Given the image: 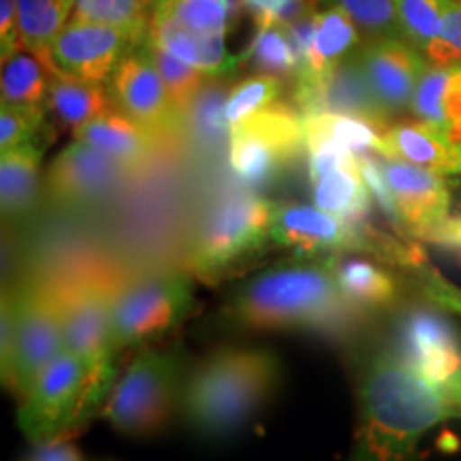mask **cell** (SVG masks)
I'll use <instances>...</instances> for the list:
<instances>
[{"label":"cell","instance_id":"6da1fadb","mask_svg":"<svg viewBox=\"0 0 461 461\" xmlns=\"http://www.w3.org/2000/svg\"><path fill=\"white\" fill-rule=\"evenodd\" d=\"M457 417L445 389L402 359L380 353L359 378V425L348 461H412L431 428Z\"/></svg>","mask_w":461,"mask_h":461},{"label":"cell","instance_id":"7a4b0ae2","mask_svg":"<svg viewBox=\"0 0 461 461\" xmlns=\"http://www.w3.org/2000/svg\"><path fill=\"white\" fill-rule=\"evenodd\" d=\"M230 319L250 330L333 331L361 312L346 299L336 255L295 257L244 282L230 297Z\"/></svg>","mask_w":461,"mask_h":461},{"label":"cell","instance_id":"3957f363","mask_svg":"<svg viewBox=\"0 0 461 461\" xmlns=\"http://www.w3.org/2000/svg\"><path fill=\"white\" fill-rule=\"evenodd\" d=\"M278 383L280 361L269 350L248 346L214 350L184 380L182 417L199 436L229 438L263 411Z\"/></svg>","mask_w":461,"mask_h":461},{"label":"cell","instance_id":"277c9868","mask_svg":"<svg viewBox=\"0 0 461 461\" xmlns=\"http://www.w3.org/2000/svg\"><path fill=\"white\" fill-rule=\"evenodd\" d=\"M65 353V331L56 288L24 285L3 297V380L24 397L41 372Z\"/></svg>","mask_w":461,"mask_h":461},{"label":"cell","instance_id":"5b68a950","mask_svg":"<svg viewBox=\"0 0 461 461\" xmlns=\"http://www.w3.org/2000/svg\"><path fill=\"white\" fill-rule=\"evenodd\" d=\"M65 331V350L84 363L88 389L84 397V423H88L103 397L112 393L115 378L113 302L118 288L105 280L82 278L56 288Z\"/></svg>","mask_w":461,"mask_h":461},{"label":"cell","instance_id":"8992f818","mask_svg":"<svg viewBox=\"0 0 461 461\" xmlns=\"http://www.w3.org/2000/svg\"><path fill=\"white\" fill-rule=\"evenodd\" d=\"M272 201L255 193H233L216 203L190 244L188 267L199 280L214 285L246 267L272 241Z\"/></svg>","mask_w":461,"mask_h":461},{"label":"cell","instance_id":"52a82bcc","mask_svg":"<svg viewBox=\"0 0 461 461\" xmlns=\"http://www.w3.org/2000/svg\"><path fill=\"white\" fill-rule=\"evenodd\" d=\"M180 370L173 350H140L109 393L105 419L126 436L157 434L180 403Z\"/></svg>","mask_w":461,"mask_h":461},{"label":"cell","instance_id":"ba28073f","mask_svg":"<svg viewBox=\"0 0 461 461\" xmlns=\"http://www.w3.org/2000/svg\"><path fill=\"white\" fill-rule=\"evenodd\" d=\"M303 149V115L295 105L276 103L230 129L229 167L246 186L263 188L280 177Z\"/></svg>","mask_w":461,"mask_h":461},{"label":"cell","instance_id":"9c48e42d","mask_svg":"<svg viewBox=\"0 0 461 461\" xmlns=\"http://www.w3.org/2000/svg\"><path fill=\"white\" fill-rule=\"evenodd\" d=\"M193 286L184 274H148L118 288L113 302V350L163 336L186 319Z\"/></svg>","mask_w":461,"mask_h":461},{"label":"cell","instance_id":"30bf717a","mask_svg":"<svg viewBox=\"0 0 461 461\" xmlns=\"http://www.w3.org/2000/svg\"><path fill=\"white\" fill-rule=\"evenodd\" d=\"M86 389L88 374L84 363L65 350L45 367L31 391L22 397L17 425L32 445H43L60 436H75L86 425L82 414Z\"/></svg>","mask_w":461,"mask_h":461},{"label":"cell","instance_id":"8fae6325","mask_svg":"<svg viewBox=\"0 0 461 461\" xmlns=\"http://www.w3.org/2000/svg\"><path fill=\"white\" fill-rule=\"evenodd\" d=\"M143 43L146 37L126 28L71 20L50 45L48 60L67 77L107 84L115 67Z\"/></svg>","mask_w":461,"mask_h":461},{"label":"cell","instance_id":"7c38bea8","mask_svg":"<svg viewBox=\"0 0 461 461\" xmlns=\"http://www.w3.org/2000/svg\"><path fill=\"white\" fill-rule=\"evenodd\" d=\"M107 88L115 109L148 129L158 141L163 137H176L186 124L180 112L173 107L146 43L132 50L115 67L112 77L107 79Z\"/></svg>","mask_w":461,"mask_h":461},{"label":"cell","instance_id":"4fadbf2b","mask_svg":"<svg viewBox=\"0 0 461 461\" xmlns=\"http://www.w3.org/2000/svg\"><path fill=\"white\" fill-rule=\"evenodd\" d=\"M400 357L434 387L445 389L461 374V333L445 312L412 305L397 325Z\"/></svg>","mask_w":461,"mask_h":461},{"label":"cell","instance_id":"5bb4252c","mask_svg":"<svg viewBox=\"0 0 461 461\" xmlns=\"http://www.w3.org/2000/svg\"><path fill=\"white\" fill-rule=\"evenodd\" d=\"M355 54L374 99L391 122L397 115L411 112L414 92L429 67L423 51L406 37H380L363 39Z\"/></svg>","mask_w":461,"mask_h":461},{"label":"cell","instance_id":"9a60e30c","mask_svg":"<svg viewBox=\"0 0 461 461\" xmlns=\"http://www.w3.org/2000/svg\"><path fill=\"white\" fill-rule=\"evenodd\" d=\"M286 28L299 54L293 88H308L322 82L363 43L359 26L339 9L319 7L312 15Z\"/></svg>","mask_w":461,"mask_h":461},{"label":"cell","instance_id":"2e32d148","mask_svg":"<svg viewBox=\"0 0 461 461\" xmlns=\"http://www.w3.org/2000/svg\"><path fill=\"white\" fill-rule=\"evenodd\" d=\"M305 152L314 203L355 227L370 221L374 199L357 154L336 146H316Z\"/></svg>","mask_w":461,"mask_h":461},{"label":"cell","instance_id":"e0dca14e","mask_svg":"<svg viewBox=\"0 0 461 461\" xmlns=\"http://www.w3.org/2000/svg\"><path fill=\"white\" fill-rule=\"evenodd\" d=\"M129 171L109 154L75 140L50 165L45 190L62 205H92L109 197Z\"/></svg>","mask_w":461,"mask_h":461},{"label":"cell","instance_id":"ac0fdd59","mask_svg":"<svg viewBox=\"0 0 461 461\" xmlns=\"http://www.w3.org/2000/svg\"><path fill=\"white\" fill-rule=\"evenodd\" d=\"M269 235L276 246L293 250L295 257L361 252L359 229L319 205L274 203Z\"/></svg>","mask_w":461,"mask_h":461},{"label":"cell","instance_id":"d6986e66","mask_svg":"<svg viewBox=\"0 0 461 461\" xmlns=\"http://www.w3.org/2000/svg\"><path fill=\"white\" fill-rule=\"evenodd\" d=\"M380 165L408 238L419 240L423 230L445 221L451 207L447 176L384 157H380Z\"/></svg>","mask_w":461,"mask_h":461},{"label":"cell","instance_id":"ffe728a7","mask_svg":"<svg viewBox=\"0 0 461 461\" xmlns=\"http://www.w3.org/2000/svg\"><path fill=\"white\" fill-rule=\"evenodd\" d=\"M293 105L302 115L314 113H344L370 120L380 129L387 131L391 120L374 99L366 73L359 65L357 54L348 56L336 71L308 88H293Z\"/></svg>","mask_w":461,"mask_h":461},{"label":"cell","instance_id":"44dd1931","mask_svg":"<svg viewBox=\"0 0 461 461\" xmlns=\"http://www.w3.org/2000/svg\"><path fill=\"white\" fill-rule=\"evenodd\" d=\"M148 43L169 51L210 79H230L244 67L241 54H230L227 37L194 31L173 17L152 14L148 28Z\"/></svg>","mask_w":461,"mask_h":461},{"label":"cell","instance_id":"7402d4cb","mask_svg":"<svg viewBox=\"0 0 461 461\" xmlns=\"http://www.w3.org/2000/svg\"><path fill=\"white\" fill-rule=\"evenodd\" d=\"M380 157L403 160L442 176H461V143L420 120L393 122L380 137Z\"/></svg>","mask_w":461,"mask_h":461},{"label":"cell","instance_id":"603a6c76","mask_svg":"<svg viewBox=\"0 0 461 461\" xmlns=\"http://www.w3.org/2000/svg\"><path fill=\"white\" fill-rule=\"evenodd\" d=\"M411 112L420 122L461 143V62L429 65L414 92Z\"/></svg>","mask_w":461,"mask_h":461},{"label":"cell","instance_id":"cb8c5ba5","mask_svg":"<svg viewBox=\"0 0 461 461\" xmlns=\"http://www.w3.org/2000/svg\"><path fill=\"white\" fill-rule=\"evenodd\" d=\"M73 137L109 154L129 169L146 163L158 141L148 129H143L141 124H137L135 120L115 107L92 122L75 129Z\"/></svg>","mask_w":461,"mask_h":461},{"label":"cell","instance_id":"d4e9b609","mask_svg":"<svg viewBox=\"0 0 461 461\" xmlns=\"http://www.w3.org/2000/svg\"><path fill=\"white\" fill-rule=\"evenodd\" d=\"M41 141L26 143L0 157V207L3 221H20L37 203L41 188Z\"/></svg>","mask_w":461,"mask_h":461},{"label":"cell","instance_id":"484cf974","mask_svg":"<svg viewBox=\"0 0 461 461\" xmlns=\"http://www.w3.org/2000/svg\"><path fill=\"white\" fill-rule=\"evenodd\" d=\"M54 75L56 71L51 68L48 58L20 48L14 56L3 60V75H0L3 103L48 109Z\"/></svg>","mask_w":461,"mask_h":461},{"label":"cell","instance_id":"4316f807","mask_svg":"<svg viewBox=\"0 0 461 461\" xmlns=\"http://www.w3.org/2000/svg\"><path fill=\"white\" fill-rule=\"evenodd\" d=\"M112 95L107 84L88 82V79L67 77L56 73L51 82L48 109L54 118L67 129H79V126L92 122L99 115L113 109Z\"/></svg>","mask_w":461,"mask_h":461},{"label":"cell","instance_id":"83f0119b","mask_svg":"<svg viewBox=\"0 0 461 461\" xmlns=\"http://www.w3.org/2000/svg\"><path fill=\"white\" fill-rule=\"evenodd\" d=\"M305 126V149L316 146H336L359 154L378 152L380 137L384 129L370 120L344 113H314L303 115Z\"/></svg>","mask_w":461,"mask_h":461},{"label":"cell","instance_id":"f1b7e54d","mask_svg":"<svg viewBox=\"0 0 461 461\" xmlns=\"http://www.w3.org/2000/svg\"><path fill=\"white\" fill-rule=\"evenodd\" d=\"M339 288L355 308L380 310L397 299V282L387 269L370 258L336 255Z\"/></svg>","mask_w":461,"mask_h":461},{"label":"cell","instance_id":"f546056e","mask_svg":"<svg viewBox=\"0 0 461 461\" xmlns=\"http://www.w3.org/2000/svg\"><path fill=\"white\" fill-rule=\"evenodd\" d=\"M244 0H152V14L182 22L194 31L227 34L240 24Z\"/></svg>","mask_w":461,"mask_h":461},{"label":"cell","instance_id":"4dcf8cb0","mask_svg":"<svg viewBox=\"0 0 461 461\" xmlns=\"http://www.w3.org/2000/svg\"><path fill=\"white\" fill-rule=\"evenodd\" d=\"M241 62L282 82H295L299 71V54L286 26H255Z\"/></svg>","mask_w":461,"mask_h":461},{"label":"cell","instance_id":"1f68e13d","mask_svg":"<svg viewBox=\"0 0 461 461\" xmlns=\"http://www.w3.org/2000/svg\"><path fill=\"white\" fill-rule=\"evenodd\" d=\"M73 15V0H17L22 48L48 58L50 45Z\"/></svg>","mask_w":461,"mask_h":461},{"label":"cell","instance_id":"d6a6232c","mask_svg":"<svg viewBox=\"0 0 461 461\" xmlns=\"http://www.w3.org/2000/svg\"><path fill=\"white\" fill-rule=\"evenodd\" d=\"M71 20L126 28L148 39L152 0H73Z\"/></svg>","mask_w":461,"mask_h":461},{"label":"cell","instance_id":"836d02e7","mask_svg":"<svg viewBox=\"0 0 461 461\" xmlns=\"http://www.w3.org/2000/svg\"><path fill=\"white\" fill-rule=\"evenodd\" d=\"M282 92H285V82L274 75L258 73L241 79L229 90L227 103H224V118H227L229 129L241 124L250 115L276 105Z\"/></svg>","mask_w":461,"mask_h":461},{"label":"cell","instance_id":"e575fe53","mask_svg":"<svg viewBox=\"0 0 461 461\" xmlns=\"http://www.w3.org/2000/svg\"><path fill=\"white\" fill-rule=\"evenodd\" d=\"M393 5L403 37L428 56V51L440 41L445 28L442 0H393Z\"/></svg>","mask_w":461,"mask_h":461},{"label":"cell","instance_id":"d590c367","mask_svg":"<svg viewBox=\"0 0 461 461\" xmlns=\"http://www.w3.org/2000/svg\"><path fill=\"white\" fill-rule=\"evenodd\" d=\"M146 48L149 51V56H152L154 65L158 68L160 77H163V84L167 92H169L173 107H176L182 118L186 120L190 105L197 99L201 88L210 82V77H205V75L197 71V68L182 62L180 58L171 56L169 51L157 48V45L146 41Z\"/></svg>","mask_w":461,"mask_h":461},{"label":"cell","instance_id":"8d00e7d4","mask_svg":"<svg viewBox=\"0 0 461 461\" xmlns=\"http://www.w3.org/2000/svg\"><path fill=\"white\" fill-rule=\"evenodd\" d=\"M319 7L339 9L359 26L363 39L403 37L393 0H316Z\"/></svg>","mask_w":461,"mask_h":461},{"label":"cell","instance_id":"74e56055","mask_svg":"<svg viewBox=\"0 0 461 461\" xmlns=\"http://www.w3.org/2000/svg\"><path fill=\"white\" fill-rule=\"evenodd\" d=\"M212 82V79H210ZM222 79H214V84L203 86L188 109L186 124H190L194 137L203 143L205 148H216L230 135V129L224 118V103L227 95L222 92Z\"/></svg>","mask_w":461,"mask_h":461},{"label":"cell","instance_id":"f35d334b","mask_svg":"<svg viewBox=\"0 0 461 461\" xmlns=\"http://www.w3.org/2000/svg\"><path fill=\"white\" fill-rule=\"evenodd\" d=\"M43 107H24L3 103L0 107V152L26 146L41 140V131L45 129Z\"/></svg>","mask_w":461,"mask_h":461},{"label":"cell","instance_id":"ab89813d","mask_svg":"<svg viewBox=\"0 0 461 461\" xmlns=\"http://www.w3.org/2000/svg\"><path fill=\"white\" fill-rule=\"evenodd\" d=\"M255 26H291L319 9L316 0H244Z\"/></svg>","mask_w":461,"mask_h":461},{"label":"cell","instance_id":"60d3db41","mask_svg":"<svg viewBox=\"0 0 461 461\" xmlns=\"http://www.w3.org/2000/svg\"><path fill=\"white\" fill-rule=\"evenodd\" d=\"M442 9H445V28L440 41L425 56L429 65L461 62V0H442Z\"/></svg>","mask_w":461,"mask_h":461},{"label":"cell","instance_id":"b9f144b4","mask_svg":"<svg viewBox=\"0 0 461 461\" xmlns=\"http://www.w3.org/2000/svg\"><path fill=\"white\" fill-rule=\"evenodd\" d=\"M419 278V286L423 291V297L428 299L429 303L438 305V308L448 310V312L461 314V288L451 285L442 278L440 274L434 272V269L423 265V267L414 269Z\"/></svg>","mask_w":461,"mask_h":461},{"label":"cell","instance_id":"7bdbcfd3","mask_svg":"<svg viewBox=\"0 0 461 461\" xmlns=\"http://www.w3.org/2000/svg\"><path fill=\"white\" fill-rule=\"evenodd\" d=\"M20 31H17V0H0V58L7 60L20 50Z\"/></svg>","mask_w":461,"mask_h":461},{"label":"cell","instance_id":"ee69618b","mask_svg":"<svg viewBox=\"0 0 461 461\" xmlns=\"http://www.w3.org/2000/svg\"><path fill=\"white\" fill-rule=\"evenodd\" d=\"M419 241L442 246L461 255V216H447L445 221L436 222L434 227L420 233Z\"/></svg>","mask_w":461,"mask_h":461},{"label":"cell","instance_id":"f6af8a7d","mask_svg":"<svg viewBox=\"0 0 461 461\" xmlns=\"http://www.w3.org/2000/svg\"><path fill=\"white\" fill-rule=\"evenodd\" d=\"M73 436H60L56 440L34 445V451L28 461H86L82 451L71 442Z\"/></svg>","mask_w":461,"mask_h":461},{"label":"cell","instance_id":"bcb514c9","mask_svg":"<svg viewBox=\"0 0 461 461\" xmlns=\"http://www.w3.org/2000/svg\"><path fill=\"white\" fill-rule=\"evenodd\" d=\"M445 391H447V395L451 397L455 411H457V417H461V374L453 380L451 384H448V387H445Z\"/></svg>","mask_w":461,"mask_h":461}]
</instances>
